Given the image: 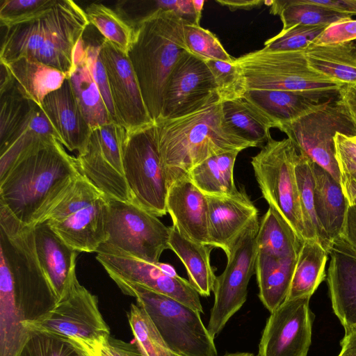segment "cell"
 Returning <instances> with one entry per match:
<instances>
[{
	"instance_id": "48",
	"label": "cell",
	"mask_w": 356,
	"mask_h": 356,
	"mask_svg": "<svg viewBox=\"0 0 356 356\" xmlns=\"http://www.w3.org/2000/svg\"><path fill=\"white\" fill-rule=\"evenodd\" d=\"M335 156L340 179L356 176V138L337 133L334 136Z\"/></svg>"
},
{
	"instance_id": "8",
	"label": "cell",
	"mask_w": 356,
	"mask_h": 356,
	"mask_svg": "<svg viewBox=\"0 0 356 356\" xmlns=\"http://www.w3.org/2000/svg\"><path fill=\"white\" fill-rule=\"evenodd\" d=\"M298 155L289 138L276 140L270 137L252 157L251 165L263 197L304 241L305 230L296 175Z\"/></svg>"
},
{
	"instance_id": "60",
	"label": "cell",
	"mask_w": 356,
	"mask_h": 356,
	"mask_svg": "<svg viewBox=\"0 0 356 356\" xmlns=\"http://www.w3.org/2000/svg\"><path fill=\"white\" fill-rule=\"evenodd\" d=\"M223 356H254V354H252L251 353L243 352V353H229V354H226Z\"/></svg>"
},
{
	"instance_id": "26",
	"label": "cell",
	"mask_w": 356,
	"mask_h": 356,
	"mask_svg": "<svg viewBox=\"0 0 356 356\" xmlns=\"http://www.w3.org/2000/svg\"><path fill=\"white\" fill-rule=\"evenodd\" d=\"M314 174L315 211L331 250L341 233L349 205L340 183L315 163Z\"/></svg>"
},
{
	"instance_id": "58",
	"label": "cell",
	"mask_w": 356,
	"mask_h": 356,
	"mask_svg": "<svg viewBox=\"0 0 356 356\" xmlns=\"http://www.w3.org/2000/svg\"><path fill=\"white\" fill-rule=\"evenodd\" d=\"M204 0H193L195 11V24L200 25V21L202 17V12L204 7Z\"/></svg>"
},
{
	"instance_id": "46",
	"label": "cell",
	"mask_w": 356,
	"mask_h": 356,
	"mask_svg": "<svg viewBox=\"0 0 356 356\" xmlns=\"http://www.w3.org/2000/svg\"><path fill=\"white\" fill-rule=\"evenodd\" d=\"M56 0H1V26H11L46 14Z\"/></svg>"
},
{
	"instance_id": "38",
	"label": "cell",
	"mask_w": 356,
	"mask_h": 356,
	"mask_svg": "<svg viewBox=\"0 0 356 356\" xmlns=\"http://www.w3.org/2000/svg\"><path fill=\"white\" fill-rule=\"evenodd\" d=\"M270 12L280 16L283 24L282 30L296 25L329 26L352 18L350 15L312 4L307 0L273 1Z\"/></svg>"
},
{
	"instance_id": "39",
	"label": "cell",
	"mask_w": 356,
	"mask_h": 356,
	"mask_svg": "<svg viewBox=\"0 0 356 356\" xmlns=\"http://www.w3.org/2000/svg\"><path fill=\"white\" fill-rule=\"evenodd\" d=\"M296 175L305 230V239L318 241L330 253L326 236L318 222L315 211L314 162L300 152L296 165Z\"/></svg>"
},
{
	"instance_id": "16",
	"label": "cell",
	"mask_w": 356,
	"mask_h": 356,
	"mask_svg": "<svg viewBox=\"0 0 356 356\" xmlns=\"http://www.w3.org/2000/svg\"><path fill=\"white\" fill-rule=\"evenodd\" d=\"M218 97L214 78L205 60L187 51L168 78L159 119L191 114Z\"/></svg>"
},
{
	"instance_id": "19",
	"label": "cell",
	"mask_w": 356,
	"mask_h": 356,
	"mask_svg": "<svg viewBox=\"0 0 356 356\" xmlns=\"http://www.w3.org/2000/svg\"><path fill=\"white\" fill-rule=\"evenodd\" d=\"M47 21L46 38L35 59L69 76L76 45L90 24L87 15L73 1L56 0Z\"/></svg>"
},
{
	"instance_id": "37",
	"label": "cell",
	"mask_w": 356,
	"mask_h": 356,
	"mask_svg": "<svg viewBox=\"0 0 356 356\" xmlns=\"http://www.w3.org/2000/svg\"><path fill=\"white\" fill-rule=\"evenodd\" d=\"M239 152H227L211 156L193 168L188 177L206 195L234 194L238 191L234 184V167Z\"/></svg>"
},
{
	"instance_id": "55",
	"label": "cell",
	"mask_w": 356,
	"mask_h": 356,
	"mask_svg": "<svg viewBox=\"0 0 356 356\" xmlns=\"http://www.w3.org/2000/svg\"><path fill=\"white\" fill-rule=\"evenodd\" d=\"M340 344L341 350L338 356H356V327L345 330Z\"/></svg>"
},
{
	"instance_id": "23",
	"label": "cell",
	"mask_w": 356,
	"mask_h": 356,
	"mask_svg": "<svg viewBox=\"0 0 356 356\" xmlns=\"http://www.w3.org/2000/svg\"><path fill=\"white\" fill-rule=\"evenodd\" d=\"M34 243L38 259L58 298L74 278L79 252L67 245L47 220L33 226Z\"/></svg>"
},
{
	"instance_id": "15",
	"label": "cell",
	"mask_w": 356,
	"mask_h": 356,
	"mask_svg": "<svg viewBox=\"0 0 356 356\" xmlns=\"http://www.w3.org/2000/svg\"><path fill=\"white\" fill-rule=\"evenodd\" d=\"M96 253L97 260L112 280L138 284L203 313L200 295L190 282L179 275L165 274L159 262H147L104 245Z\"/></svg>"
},
{
	"instance_id": "27",
	"label": "cell",
	"mask_w": 356,
	"mask_h": 356,
	"mask_svg": "<svg viewBox=\"0 0 356 356\" xmlns=\"http://www.w3.org/2000/svg\"><path fill=\"white\" fill-rule=\"evenodd\" d=\"M68 79L82 113L92 130L112 122L88 66L83 38L76 45L74 65Z\"/></svg>"
},
{
	"instance_id": "18",
	"label": "cell",
	"mask_w": 356,
	"mask_h": 356,
	"mask_svg": "<svg viewBox=\"0 0 356 356\" xmlns=\"http://www.w3.org/2000/svg\"><path fill=\"white\" fill-rule=\"evenodd\" d=\"M100 56L118 123L127 131L153 124L128 55L104 38Z\"/></svg>"
},
{
	"instance_id": "61",
	"label": "cell",
	"mask_w": 356,
	"mask_h": 356,
	"mask_svg": "<svg viewBox=\"0 0 356 356\" xmlns=\"http://www.w3.org/2000/svg\"><path fill=\"white\" fill-rule=\"evenodd\" d=\"M354 43H355V47H356V40L354 41Z\"/></svg>"
},
{
	"instance_id": "10",
	"label": "cell",
	"mask_w": 356,
	"mask_h": 356,
	"mask_svg": "<svg viewBox=\"0 0 356 356\" xmlns=\"http://www.w3.org/2000/svg\"><path fill=\"white\" fill-rule=\"evenodd\" d=\"M278 129L286 134L299 152L340 183L334 136L339 133L356 137V125L339 96L325 101L319 108L299 119L281 125Z\"/></svg>"
},
{
	"instance_id": "57",
	"label": "cell",
	"mask_w": 356,
	"mask_h": 356,
	"mask_svg": "<svg viewBox=\"0 0 356 356\" xmlns=\"http://www.w3.org/2000/svg\"><path fill=\"white\" fill-rule=\"evenodd\" d=\"M340 184L348 205H356V176L341 178Z\"/></svg>"
},
{
	"instance_id": "4",
	"label": "cell",
	"mask_w": 356,
	"mask_h": 356,
	"mask_svg": "<svg viewBox=\"0 0 356 356\" xmlns=\"http://www.w3.org/2000/svg\"><path fill=\"white\" fill-rule=\"evenodd\" d=\"M185 20L172 10L157 9L135 29L128 56L154 122L161 115L166 81L181 56L188 51Z\"/></svg>"
},
{
	"instance_id": "20",
	"label": "cell",
	"mask_w": 356,
	"mask_h": 356,
	"mask_svg": "<svg viewBox=\"0 0 356 356\" xmlns=\"http://www.w3.org/2000/svg\"><path fill=\"white\" fill-rule=\"evenodd\" d=\"M206 197L209 245L226 253L242 231L258 216V210L245 188L232 195Z\"/></svg>"
},
{
	"instance_id": "22",
	"label": "cell",
	"mask_w": 356,
	"mask_h": 356,
	"mask_svg": "<svg viewBox=\"0 0 356 356\" xmlns=\"http://www.w3.org/2000/svg\"><path fill=\"white\" fill-rule=\"evenodd\" d=\"M42 107L56 130L60 143L69 151L82 152L92 129L82 113L69 79L44 98Z\"/></svg>"
},
{
	"instance_id": "43",
	"label": "cell",
	"mask_w": 356,
	"mask_h": 356,
	"mask_svg": "<svg viewBox=\"0 0 356 356\" xmlns=\"http://www.w3.org/2000/svg\"><path fill=\"white\" fill-rule=\"evenodd\" d=\"M185 42L188 52L204 60L232 62V58L224 49L218 38L210 31L194 22L185 20Z\"/></svg>"
},
{
	"instance_id": "53",
	"label": "cell",
	"mask_w": 356,
	"mask_h": 356,
	"mask_svg": "<svg viewBox=\"0 0 356 356\" xmlns=\"http://www.w3.org/2000/svg\"><path fill=\"white\" fill-rule=\"evenodd\" d=\"M309 3L338 13L356 15V0H307Z\"/></svg>"
},
{
	"instance_id": "51",
	"label": "cell",
	"mask_w": 356,
	"mask_h": 356,
	"mask_svg": "<svg viewBox=\"0 0 356 356\" xmlns=\"http://www.w3.org/2000/svg\"><path fill=\"white\" fill-rule=\"evenodd\" d=\"M333 248L356 257V205L348 207L341 233Z\"/></svg>"
},
{
	"instance_id": "49",
	"label": "cell",
	"mask_w": 356,
	"mask_h": 356,
	"mask_svg": "<svg viewBox=\"0 0 356 356\" xmlns=\"http://www.w3.org/2000/svg\"><path fill=\"white\" fill-rule=\"evenodd\" d=\"M356 40V19H343L327 26L313 45L339 44Z\"/></svg>"
},
{
	"instance_id": "47",
	"label": "cell",
	"mask_w": 356,
	"mask_h": 356,
	"mask_svg": "<svg viewBox=\"0 0 356 356\" xmlns=\"http://www.w3.org/2000/svg\"><path fill=\"white\" fill-rule=\"evenodd\" d=\"M100 44L98 45L86 44L88 66L100 91L111 121L118 123L110 92L106 70L100 56Z\"/></svg>"
},
{
	"instance_id": "50",
	"label": "cell",
	"mask_w": 356,
	"mask_h": 356,
	"mask_svg": "<svg viewBox=\"0 0 356 356\" xmlns=\"http://www.w3.org/2000/svg\"><path fill=\"white\" fill-rule=\"evenodd\" d=\"M83 348L90 356H142L135 343L125 342L111 336L91 347Z\"/></svg>"
},
{
	"instance_id": "31",
	"label": "cell",
	"mask_w": 356,
	"mask_h": 356,
	"mask_svg": "<svg viewBox=\"0 0 356 356\" xmlns=\"http://www.w3.org/2000/svg\"><path fill=\"white\" fill-rule=\"evenodd\" d=\"M311 68L333 81L356 87V47L354 41L311 44L304 50Z\"/></svg>"
},
{
	"instance_id": "5",
	"label": "cell",
	"mask_w": 356,
	"mask_h": 356,
	"mask_svg": "<svg viewBox=\"0 0 356 356\" xmlns=\"http://www.w3.org/2000/svg\"><path fill=\"white\" fill-rule=\"evenodd\" d=\"M113 280L123 293L136 298L176 356H218L199 312L138 284Z\"/></svg>"
},
{
	"instance_id": "11",
	"label": "cell",
	"mask_w": 356,
	"mask_h": 356,
	"mask_svg": "<svg viewBox=\"0 0 356 356\" xmlns=\"http://www.w3.org/2000/svg\"><path fill=\"white\" fill-rule=\"evenodd\" d=\"M259 227V218L256 216L225 253L227 265L215 280L214 302L207 327L214 339L247 300L248 284L255 272Z\"/></svg>"
},
{
	"instance_id": "44",
	"label": "cell",
	"mask_w": 356,
	"mask_h": 356,
	"mask_svg": "<svg viewBox=\"0 0 356 356\" xmlns=\"http://www.w3.org/2000/svg\"><path fill=\"white\" fill-rule=\"evenodd\" d=\"M215 80L221 102L243 97L247 91L245 79L235 63L217 60H205Z\"/></svg>"
},
{
	"instance_id": "41",
	"label": "cell",
	"mask_w": 356,
	"mask_h": 356,
	"mask_svg": "<svg viewBox=\"0 0 356 356\" xmlns=\"http://www.w3.org/2000/svg\"><path fill=\"white\" fill-rule=\"evenodd\" d=\"M26 330L27 337L17 356H90L71 338L33 328Z\"/></svg>"
},
{
	"instance_id": "29",
	"label": "cell",
	"mask_w": 356,
	"mask_h": 356,
	"mask_svg": "<svg viewBox=\"0 0 356 356\" xmlns=\"http://www.w3.org/2000/svg\"><path fill=\"white\" fill-rule=\"evenodd\" d=\"M6 65L19 92L41 107L44 98L68 79L62 71L33 58H22Z\"/></svg>"
},
{
	"instance_id": "33",
	"label": "cell",
	"mask_w": 356,
	"mask_h": 356,
	"mask_svg": "<svg viewBox=\"0 0 356 356\" xmlns=\"http://www.w3.org/2000/svg\"><path fill=\"white\" fill-rule=\"evenodd\" d=\"M221 110L225 123L254 147H263L271 137L273 122L244 97L221 102Z\"/></svg>"
},
{
	"instance_id": "13",
	"label": "cell",
	"mask_w": 356,
	"mask_h": 356,
	"mask_svg": "<svg viewBox=\"0 0 356 356\" xmlns=\"http://www.w3.org/2000/svg\"><path fill=\"white\" fill-rule=\"evenodd\" d=\"M24 327L71 338L83 347L108 339L110 329L99 309L97 296L74 278L54 308L41 319Z\"/></svg>"
},
{
	"instance_id": "35",
	"label": "cell",
	"mask_w": 356,
	"mask_h": 356,
	"mask_svg": "<svg viewBox=\"0 0 356 356\" xmlns=\"http://www.w3.org/2000/svg\"><path fill=\"white\" fill-rule=\"evenodd\" d=\"M47 13L42 17L11 26H1L4 33L1 40L0 63L8 64L22 58H35L46 38Z\"/></svg>"
},
{
	"instance_id": "17",
	"label": "cell",
	"mask_w": 356,
	"mask_h": 356,
	"mask_svg": "<svg viewBox=\"0 0 356 356\" xmlns=\"http://www.w3.org/2000/svg\"><path fill=\"white\" fill-rule=\"evenodd\" d=\"M310 298L286 300L270 312L257 356H307L312 335Z\"/></svg>"
},
{
	"instance_id": "28",
	"label": "cell",
	"mask_w": 356,
	"mask_h": 356,
	"mask_svg": "<svg viewBox=\"0 0 356 356\" xmlns=\"http://www.w3.org/2000/svg\"><path fill=\"white\" fill-rule=\"evenodd\" d=\"M298 257H280L257 252L258 296L270 312L286 300Z\"/></svg>"
},
{
	"instance_id": "40",
	"label": "cell",
	"mask_w": 356,
	"mask_h": 356,
	"mask_svg": "<svg viewBox=\"0 0 356 356\" xmlns=\"http://www.w3.org/2000/svg\"><path fill=\"white\" fill-rule=\"evenodd\" d=\"M85 12L104 38L128 54L134 41L135 29L116 12L101 3L89 4Z\"/></svg>"
},
{
	"instance_id": "24",
	"label": "cell",
	"mask_w": 356,
	"mask_h": 356,
	"mask_svg": "<svg viewBox=\"0 0 356 356\" xmlns=\"http://www.w3.org/2000/svg\"><path fill=\"white\" fill-rule=\"evenodd\" d=\"M327 282L334 313L345 330L356 327V257L332 248Z\"/></svg>"
},
{
	"instance_id": "9",
	"label": "cell",
	"mask_w": 356,
	"mask_h": 356,
	"mask_svg": "<svg viewBox=\"0 0 356 356\" xmlns=\"http://www.w3.org/2000/svg\"><path fill=\"white\" fill-rule=\"evenodd\" d=\"M123 165L132 202L157 217L166 215L168 187L154 122L134 131H126Z\"/></svg>"
},
{
	"instance_id": "6",
	"label": "cell",
	"mask_w": 356,
	"mask_h": 356,
	"mask_svg": "<svg viewBox=\"0 0 356 356\" xmlns=\"http://www.w3.org/2000/svg\"><path fill=\"white\" fill-rule=\"evenodd\" d=\"M247 90H277L318 96H339L343 87L311 68L304 51H269L264 48L234 58Z\"/></svg>"
},
{
	"instance_id": "45",
	"label": "cell",
	"mask_w": 356,
	"mask_h": 356,
	"mask_svg": "<svg viewBox=\"0 0 356 356\" xmlns=\"http://www.w3.org/2000/svg\"><path fill=\"white\" fill-rule=\"evenodd\" d=\"M327 26L296 25L281 31L264 42L269 51H304L323 33Z\"/></svg>"
},
{
	"instance_id": "34",
	"label": "cell",
	"mask_w": 356,
	"mask_h": 356,
	"mask_svg": "<svg viewBox=\"0 0 356 356\" xmlns=\"http://www.w3.org/2000/svg\"><path fill=\"white\" fill-rule=\"evenodd\" d=\"M328 254L329 252L318 241H303L286 300L312 297L325 279Z\"/></svg>"
},
{
	"instance_id": "1",
	"label": "cell",
	"mask_w": 356,
	"mask_h": 356,
	"mask_svg": "<svg viewBox=\"0 0 356 356\" xmlns=\"http://www.w3.org/2000/svg\"><path fill=\"white\" fill-rule=\"evenodd\" d=\"M0 356H17L24 325L47 315L58 298L36 254L33 226L0 204Z\"/></svg>"
},
{
	"instance_id": "21",
	"label": "cell",
	"mask_w": 356,
	"mask_h": 356,
	"mask_svg": "<svg viewBox=\"0 0 356 356\" xmlns=\"http://www.w3.org/2000/svg\"><path fill=\"white\" fill-rule=\"evenodd\" d=\"M167 212L172 226L186 238L209 245L206 195L188 177L173 182L168 188Z\"/></svg>"
},
{
	"instance_id": "25",
	"label": "cell",
	"mask_w": 356,
	"mask_h": 356,
	"mask_svg": "<svg viewBox=\"0 0 356 356\" xmlns=\"http://www.w3.org/2000/svg\"><path fill=\"white\" fill-rule=\"evenodd\" d=\"M243 97L277 129L316 110L327 101L316 95L277 90H247Z\"/></svg>"
},
{
	"instance_id": "56",
	"label": "cell",
	"mask_w": 356,
	"mask_h": 356,
	"mask_svg": "<svg viewBox=\"0 0 356 356\" xmlns=\"http://www.w3.org/2000/svg\"><path fill=\"white\" fill-rule=\"evenodd\" d=\"M219 4L227 7L230 10H251L260 7L264 3L263 0H216Z\"/></svg>"
},
{
	"instance_id": "36",
	"label": "cell",
	"mask_w": 356,
	"mask_h": 356,
	"mask_svg": "<svg viewBox=\"0 0 356 356\" xmlns=\"http://www.w3.org/2000/svg\"><path fill=\"white\" fill-rule=\"evenodd\" d=\"M257 252L280 257H298L302 241L281 214L269 206L259 222Z\"/></svg>"
},
{
	"instance_id": "62",
	"label": "cell",
	"mask_w": 356,
	"mask_h": 356,
	"mask_svg": "<svg viewBox=\"0 0 356 356\" xmlns=\"http://www.w3.org/2000/svg\"><path fill=\"white\" fill-rule=\"evenodd\" d=\"M355 138H356V137H355Z\"/></svg>"
},
{
	"instance_id": "59",
	"label": "cell",
	"mask_w": 356,
	"mask_h": 356,
	"mask_svg": "<svg viewBox=\"0 0 356 356\" xmlns=\"http://www.w3.org/2000/svg\"><path fill=\"white\" fill-rule=\"evenodd\" d=\"M159 265L161 270L167 275L170 276H177L178 274L177 273L175 269L169 264L161 263L159 261Z\"/></svg>"
},
{
	"instance_id": "30",
	"label": "cell",
	"mask_w": 356,
	"mask_h": 356,
	"mask_svg": "<svg viewBox=\"0 0 356 356\" xmlns=\"http://www.w3.org/2000/svg\"><path fill=\"white\" fill-rule=\"evenodd\" d=\"M168 246L184 264L191 286L200 296H209L216 278L210 262L214 247L186 238L174 226L170 227Z\"/></svg>"
},
{
	"instance_id": "32",
	"label": "cell",
	"mask_w": 356,
	"mask_h": 356,
	"mask_svg": "<svg viewBox=\"0 0 356 356\" xmlns=\"http://www.w3.org/2000/svg\"><path fill=\"white\" fill-rule=\"evenodd\" d=\"M0 153L29 134V123L36 103L24 97L15 86L12 76L0 82Z\"/></svg>"
},
{
	"instance_id": "7",
	"label": "cell",
	"mask_w": 356,
	"mask_h": 356,
	"mask_svg": "<svg viewBox=\"0 0 356 356\" xmlns=\"http://www.w3.org/2000/svg\"><path fill=\"white\" fill-rule=\"evenodd\" d=\"M108 198L81 175L47 213L53 230L79 252H97L108 238Z\"/></svg>"
},
{
	"instance_id": "52",
	"label": "cell",
	"mask_w": 356,
	"mask_h": 356,
	"mask_svg": "<svg viewBox=\"0 0 356 356\" xmlns=\"http://www.w3.org/2000/svg\"><path fill=\"white\" fill-rule=\"evenodd\" d=\"M157 8L172 10L184 20L195 23V11L193 0L155 1Z\"/></svg>"
},
{
	"instance_id": "42",
	"label": "cell",
	"mask_w": 356,
	"mask_h": 356,
	"mask_svg": "<svg viewBox=\"0 0 356 356\" xmlns=\"http://www.w3.org/2000/svg\"><path fill=\"white\" fill-rule=\"evenodd\" d=\"M127 317L135 344L142 356H176L143 308L131 304Z\"/></svg>"
},
{
	"instance_id": "54",
	"label": "cell",
	"mask_w": 356,
	"mask_h": 356,
	"mask_svg": "<svg viewBox=\"0 0 356 356\" xmlns=\"http://www.w3.org/2000/svg\"><path fill=\"white\" fill-rule=\"evenodd\" d=\"M339 97L348 115L356 125V87L343 86L339 91Z\"/></svg>"
},
{
	"instance_id": "2",
	"label": "cell",
	"mask_w": 356,
	"mask_h": 356,
	"mask_svg": "<svg viewBox=\"0 0 356 356\" xmlns=\"http://www.w3.org/2000/svg\"><path fill=\"white\" fill-rule=\"evenodd\" d=\"M76 157L54 137L33 140L0 175V204L34 226L81 175Z\"/></svg>"
},
{
	"instance_id": "3",
	"label": "cell",
	"mask_w": 356,
	"mask_h": 356,
	"mask_svg": "<svg viewBox=\"0 0 356 356\" xmlns=\"http://www.w3.org/2000/svg\"><path fill=\"white\" fill-rule=\"evenodd\" d=\"M154 126L168 188L175 181L188 177L193 168L211 156L254 147L225 123L219 97L195 113L159 119Z\"/></svg>"
},
{
	"instance_id": "12",
	"label": "cell",
	"mask_w": 356,
	"mask_h": 356,
	"mask_svg": "<svg viewBox=\"0 0 356 356\" xmlns=\"http://www.w3.org/2000/svg\"><path fill=\"white\" fill-rule=\"evenodd\" d=\"M106 232L102 245L147 262H159L169 249L170 227L132 202L108 198Z\"/></svg>"
},
{
	"instance_id": "14",
	"label": "cell",
	"mask_w": 356,
	"mask_h": 356,
	"mask_svg": "<svg viewBox=\"0 0 356 356\" xmlns=\"http://www.w3.org/2000/svg\"><path fill=\"white\" fill-rule=\"evenodd\" d=\"M126 129L111 122L92 131L86 148L76 157L83 175L108 198L132 202L123 165Z\"/></svg>"
}]
</instances>
